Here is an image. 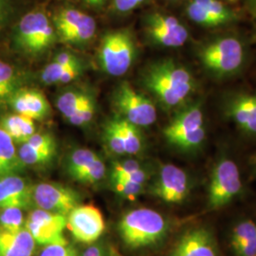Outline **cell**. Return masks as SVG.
<instances>
[{"label": "cell", "instance_id": "cell-1", "mask_svg": "<svg viewBox=\"0 0 256 256\" xmlns=\"http://www.w3.org/2000/svg\"><path fill=\"white\" fill-rule=\"evenodd\" d=\"M142 82L166 108L182 106L196 90L192 74L173 60L150 64L142 74Z\"/></svg>", "mask_w": 256, "mask_h": 256}, {"label": "cell", "instance_id": "cell-2", "mask_svg": "<svg viewBox=\"0 0 256 256\" xmlns=\"http://www.w3.org/2000/svg\"><path fill=\"white\" fill-rule=\"evenodd\" d=\"M120 236L132 250L152 247L167 236L169 224L158 212L149 208H138L126 212L120 220Z\"/></svg>", "mask_w": 256, "mask_h": 256}, {"label": "cell", "instance_id": "cell-3", "mask_svg": "<svg viewBox=\"0 0 256 256\" xmlns=\"http://www.w3.org/2000/svg\"><path fill=\"white\" fill-rule=\"evenodd\" d=\"M204 68L216 78H227L241 70L245 64L244 44L236 36H224L212 39L198 50Z\"/></svg>", "mask_w": 256, "mask_h": 256}, {"label": "cell", "instance_id": "cell-4", "mask_svg": "<svg viewBox=\"0 0 256 256\" xmlns=\"http://www.w3.org/2000/svg\"><path fill=\"white\" fill-rule=\"evenodd\" d=\"M167 142L182 150H196L206 140V129L202 106L194 104L180 112L164 128Z\"/></svg>", "mask_w": 256, "mask_h": 256}, {"label": "cell", "instance_id": "cell-5", "mask_svg": "<svg viewBox=\"0 0 256 256\" xmlns=\"http://www.w3.org/2000/svg\"><path fill=\"white\" fill-rule=\"evenodd\" d=\"M136 56V48L131 34L115 30L106 34L99 48V61L102 70L112 76L126 74Z\"/></svg>", "mask_w": 256, "mask_h": 256}, {"label": "cell", "instance_id": "cell-6", "mask_svg": "<svg viewBox=\"0 0 256 256\" xmlns=\"http://www.w3.org/2000/svg\"><path fill=\"white\" fill-rule=\"evenodd\" d=\"M242 190V182L236 164L223 158L214 165L208 187L207 206L218 210L232 202Z\"/></svg>", "mask_w": 256, "mask_h": 256}, {"label": "cell", "instance_id": "cell-7", "mask_svg": "<svg viewBox=\"0 0 256 256\" xmlns=\"http://www.w3.org/2000/svg\"><path fill=\"white\" fill-rule=\"evenodd\" d=\"M54 28L45 12L34 10L24 14L16 27V41L25 52L37 54L55 41Z\"/></svg>", "mask_w": 256, "mask_h": 256}, {"label": "cell", "instance_id": "cell-8", "mask_svg": "<svg viewBox=\"0 0 256 256\" xmlns=\"http://www.w3.org/2000/svg\"><path fill=\"white\" fill-rule=\"evenodd\" d=\"M114 104L120 114L138 128H147L156 120L154 104L136 92L128 82H122L114 96Z\"/></svg>", "mask_w": 256, "mask_h": 256}, {"label": "cell", "instance_id": "cell-9", "mask_svg": "<svg viewBox=\"0 0 256 256\" xmlns=\"http://www.w3.org/2000/svg\"><path fill=\"white\" fill-rule=\"evenodd\" d=\"M32 200L39 209L68 216L81 205L82 196L59 183L42 182L34 186Z\"/></svg>", "mask_w": 256, "mask_h": 256}, {"label": "cell", "instance_id": "cell-10", "mask_svg": "<svg viewBox=\"0 0 256 256\" xmlns=\"http://www.w3.org/2000/svg\"><path fill=\"white\" fill-rule=\"evenodd\" d=\"M25 228L39 245L68 243L63 232L66 228V216L52 212L37 209L28 216Z\"/></svg>", "mask_w": 256, "mask_h": 256}, {"label": "cell", "instance_id": "cell-11", "mask_svg": "<svg viewBox=\"0 0 256 256\" xmlns=\"http://www.w3.org/2000/svg\"><path fill=\"white\" fill-rule=\"evenodd\" d=\"M66 228L76 241L92 244L101 238L106 229V222L97 207L79 205L66 216Z\"/></svg>", "mask_w": 256, "mask_h": 256}, {"label": "cell", "instance_id": "cell-12", "mask_svg": "<svg viewBox=\"0 0 256 256\" xmlns=\"http://www.w3.org/2000/svg\"><path fill=\"white\" fill-rule=\"evenodd\" d=\"M190 191L189 176L174 164L162 165L152 186V194L156 198L169 204L182 203L188 198Z\"/></svg>", "mask_w": 256, "mask_h": 256}, {"label": "cell", "instance_id": "cell-13", "mask_svg": "<svg viewBox=\"0 0 256 256\" xmlns=\"http://www.w3.org/2000/svg\"><path fill=\"white\" fill-rule=\"evenodd\" d=\"M185 12L188 18L203 28H220L238 21L236 10L221 0H189Z\"/></svg>", "mask_w": 256, "mask_h": 256}, {"label": "cell", "instance_id": "cell-14", "mask_svg": "<svg viewBox=\"0 0 256 256\" xmlns=\"http://www.w3.org/2000/svg\"><path fill=\"white\" fill-rule=\"evenodd\" d=\"M147 36L158 46L178 48L187 42L189 30L173 16L153 12L146 19Z\"/></svg>", "mask_w": 256, "mask_h": 256}, {"label": "cell", "instance_id": "cell-15", "mask_svg": "<svg viewBox=\"0 0 256 256\" xmlns=\"http://www.w3.org/2000/svg\"><path fill=\"white\" fill-rule=\"evenodd\" d=\"M169 256H220V247L212 232L202 225L187 230Z\"/></svg>", "mask_w": 256, "mask_h": 256}, {"label": "cell", "instance_id": "cell-16", "mask_svg": "<svg viewBox=\"0 0 256 256\" xmlns=\"http://www.w3.org/2000/svg\"><path fill=\"white\" fill-rule=\"evenodd\" d=\"M224 112L248 135H256V92L232 93L224 101Z\"/></svg>", "mask_w": 256, "mask_h": 256}, {"label": "cell", "instance_id": "cell-17", "mask_svg": "<svg viewBox=\"0 0 256 256\" xmlns=\"http://www.w3.org/2000/svg\"><path fill=\"white\" fill-rule=\"evenodd\" d=\"M32 189L34 187L18 176L0 178V209L30 208L34 203Z\"/></svg>", "mask_w": 256, "mask_h": 256}, {"label": "cell", "instance_id": "cell-18", "mask_svg": "<svg viewBox=\"0 0 256 256\" xmlns=\"http://www.w3.org/2000/svg\"><path fill=\"white\" fill-rule=\"evenodd\" d=\"M10 102L16 114L34 120L45 119L50 112L45 95L37 90H19Z\"/></svg>", "mask_w": 256, "mask_h": 256}, {"label": "cell", "instance_id": "cell-19", "mask_svg": "<svg viewBox=\"0 0 256 256\" xmlns=\"http://www.w3.org/2000/svg\"><path fill=\"white\" fill-rule=\"evenodd\" d=\"M36 241L26 228L18 232L0 229V256H32Z\"/></svg>", "mask_w": 256, "mask_h": 256}, {"label": "cell", "instance_id": "cell-20", "mask_svg": "<svg viewBox=\"0 0 256 256\" xmlns=\"http://www.w3.org/2000/svg\"><path fill=\"white\" fill-rule=\"evenodd\" d=\"M24 166L16 152L14 140L0 128V178L16 174Z\"/></svg>", "mask_w": 256, "mask_h": 256}, {"label": "cell", "instance_id": "cell-21", "mask_svg": "<svg viewBox=\"0 0 256 256\" xmlns=\"http://www.w3.org/2000/svg\"><path fill=\"white\" fill-rule=\"evenodd\" d=\"M2 128L9 134L14 142L25 144L30 138L36 133L34 120L26 116L14 114L5 118Z\"/></svg>", "mask_w": 256, "mask_h": 256}, {"label": "cell", "instance_id": "cell-22", "mask_svg": "<svg viewBox=\"0 0 256 256\" xmlns=\"http://www.w3.org/2000/svg\"><path fill=\"white\" fill-rule=\"evenodd\" d=\"M90 16L74 8H64L57 12L54 18V27L61 39L70 34L88 18Z\"/></svg>", "mask_w": 256, "mask_h": 256}, {"label": "cell", "instance_id": "cell-23", "mask_svg": "<svg viewBox=\"0 0 256 256\" xmlns=\"http://www.w3.org/2000/svg\"><path fill=\"white\" fill-rule=\"evenodd\" d=\"M21 78L10 64L0 61V104L10 101L19 90Z\"/></svg>", "mask_w": 256, "mask_h": 256}, {"label": "cell", "instance_id": "cell-24", "mask_svg": "<svg viewBox=\"0 0 256 256\" xmlns=\"http://www.w3.org/2000/svg\"><path fill=\"white\" fill-rule=\"evenodd\" d=\"M117 122L124 144L126 153L129 155L140 153L142 149V138L138 126L124 119H117Z\"/></svg>", "mask_w": 256, "mask_h": 256}, {"label": "cell", "instance_id": "cell-25", "mask_svg": "<svg viewBox=\"0 0 256 256\" xmlns=\"http://www.w3.org/2000/svg\"><path fill=\"white\" fill-rule=\"evenodd\" d=\"M56 149H39L22 144L18 156L24 165H43L50 162L55 155Z\"/></svg>", "mask_w": 256, "mask_h": 256}, {"label": "cell", "instance_id": "cell-26", "mask_svg": "<svg viewBox=\"0 0 256 256\" xmlns=\"http://www.w3.org/2000/svg\"><path fill=\"white\" fill-rule=\"evenodd\" d=\"M97 158H99L96 153L90 149H77L74 151L68 156L66 170L68 173L75 178L78 174L84 170L88 165L92 164Z\"/></svg>", "mask_w": 256, "mask_h": 256}, {"label": "cell", "instance_id": "cell-27", "mask_svg": "<svg viewBox=\"0 0 256 256\" xmlns=\"http://www.w3.org/2000/svg\"><path fill=\"white\" fill-rule=\"evenodd\" d=\"M88 96L84 92L77 90L64 92L57 100V108L68 119L82 106Z\"/></svg>", "mask_w": 256, "mask_h": 256}, {"label": "cell", "instance_id": "cell-28", "mask_svg": "<svg viewBox=\"0 0 256 256\" xmlns=\"http://www.w3.org/2000/svg\"><path fill=\"white\" fill-rule=\"evenodd\" d=\"M256 238V223L252 220H243L238 223L230 234L232 248L239 247Z\"/></svg>", "mask_w": 256, "mask_h": 256}, {"label": "cell", "instance_id": "cell-29", "mask_svg": "<svg viewBox=\"0 0 256 256\" xmlns=\"http://www.w3.org/2000/svg\"><path fill=\"white\" fill-rule=\"evenodd\" d=\"M24 216L22 209L10 207L0 209V229L7 232H18L24 229Z\"/></svg>", "mask_w": 256, "mask_h": 256}, {"label": "cell", "instance_id": "cell-30", "mask_svg": "<svg viewBox=\"0 0 256 256\" xmlns=\"http://www.w3.org/2000/svg\"><path fill=\"white\" fill-rule=\"evenodd\" d=\"M104 140L110 151L113 152L114 154L116 155L126 154L117 119L111 120L106 124V130H104Z\"/></svg>", "mask_w": 256, "mask_h": 256}, {"label": "cell", "instance_id": "cell-31", "mask_svg": "<svg viewBox=\"0 0 256 256\" xmlns=\"http://www.w3.org/2000/svg\"><path fill=\"white\" fill-rule=\"evenodd\" d=\"M106 174V165L100 158L82 170L74 180L84 184H94L100 182Z\"/></svg>", "mask_w": 256, "mask_h": 256}, {"label": "cell", "instance_id": "cell-32", "mask_svg": "<svg viewBox=\"0 0 256 256\" xmlns=\"http://www.w3.org/2000/svg\"><path fill=\"white\" fill-rule=\"evenodd\" d=\"M95 114V102L90 96L86 98L82 106L74 112V114L68 118V120L77 126H82L88 124Z\"/></svg>", "mask_w": 256, "mask_h": 256}, {"label": "cell", "instance_id": "cell-33", "mask_svg": "<svg viewBox=\"0 0 256 256\" xmlns=\"http://www.w3.org/2000/svg\"><path fill=\"white\" fill-rule=\"evenodd\" d=\"M113 182V189L116 192L124 196V198H129L131 200H135L138 196L142 192L144 184L140 183L132 182L128 180H112Z\"/></svg>", "mask_w": 256, "mask_h": 256}, {"label": "cell", "instance_id": "cell-34", "mask_svg": "<svg viewBox=\"0 0 256 256\" xmlns=\"http://www.w3.org/2000/svg\"><path fill=\"white\" fill-rule=\"evenodd\" d=\"M68 68H72V66H61L55 62H52V63L48 64L44 68L43 72L41 74V81L46 84H58L61 75Z\"/></svg>", "mask_w": 256, "mask_h": 256}, {"label": "cell", "instance_id": "cell-35", "mask_svg": "<svg viewBox=\"0 0 256 256\" xmlns=\"http://www.w3.org/2000/svg\"><path fill=\"white\" fill-rule=\"evenodd\" d=\"M39 256H77V252L68 243L52 244L42 250Z\"/></svg>", "mask_w": 256, "mask_h": 256}, {"label": "cell", "instance_id": "cell-36", "mask_svg": "<svg viewBox=\"0 0 256 256\" xmlns=\"http://www.w3.org/2000/svg\"><path fill=\"white\" fill-rule=\"evenodd\" d=\"M142 167L136 160H124L120 162H115L112 168V180L126 174H132L140 170Z\"/></svg>", "mask_w": 256, "mask_h": 256}, {"label": "cell", "instance_id": "cell-37", "mask_svg": "<svg viewBox=\"0 0 256 256\" xmlns=\"http://www.w3.org/2000/svg\"><path fill=\"white\" fill-rule=\"evenodd\" d=\"M146 0H113V8L122 14H126L142 6Z\"/></svg>", "mask_w": 256, "mask_h": 256}, {"label": "cell", "instance_id": "cell-38", "mask_svg": "<svg viewBox=\"0 0 256 256\" xmlns=\"http://www.w3.org/2000/svg\"><path fill=\"white\" fill-rule=\"evenodd\" d=\"M234 252L236 256H256V238L234 248Z\"/></svg>", "mask_w": 256, "mask_h": 256}, {"label": "cell", "instance_id": "cell-39", "mask_svg": "<svg viewBox=\"0 0 256 256\" xmlns=\"http://www.w3.org/2000/svg\"><path fill=\"white\" fill-rule=\"evenodd\" d=\"M54 62L61 64V66H74L76 64H80L78 59L70 52H61V54L56 55Z\"/></svg>", "mask_w": 256, "mask_h": 256}, {"label": "cell", "instance_id": "cell-40", "mask_svg": "<svg viewBox=\"0 0 256 256\" xmlns=\"http://www.w3.org/2000/svg\"><path fill=\"white\" fill-rule=\"evenodd\" d=\"M245 7L252 19L256 28V0H245Z\"/></svg>", "mask_w": 256, "mask_h": 256}, {"label": "cell", "instance_id": "cell-41", "mask_svg": "<svg viewBox=\"0 0 256 256\" xmlns=\"http://www.w3.org/2000/svg\"><path fill=\"white\" fill-rule=\"evenodd\" d=\"M102 254V248L100 245H94L88 248L81 256H101Z\"/></svg>", "mask_w": 256, "mask_h": 256}, {"label": "cell", "instance_id": "cell-42", "mask_svg": "<svg viewBox=\"0 0 256 256\" xmlns=\"http://www.w3.org/2000/svg\"><path fill=\"white\" fill-rule=\"evenodd\" d=\"M9 6L10 0H0V22L6 18Z\"/></svg>", "mask_w": 256, "mask_h": 256}, {"label": "cell", "instance_id": "cell-43", "mask_svg": "<svg viewBox=\"0 0 256 256\" xmlns=\"http://www.w3.org/2000/svg\"><path fill=\"white\" fill-rule=\"evenodd\" d=\"M84 1L92 6H100L106 2V0H84Z\"/></svg>", "mask_w": 256, "mask_h": 256}, {"label": "cell", "instance_id": "cell-44", "mask_svg": "<svg viewBox=\"0 0 256 256\" xmlns=\"http://www.w3.org/2000/svg\"><path fill=\"white\" fill-rule=\"evenodd\" d=\"M110 256H122L120 254L118 250H116L114 248H112L110 250Z\"/></svg>", "mask_w": 256, "mask_h": 256}, {"label": "cell", "instance_id": "cell-45", "mask_svg": "<svg viewBox=\"0 0 256 256\" xmlns=\"http://www.w3.org/2000/svg\"><path fill=\"white\" fill-rule=\"evenodd\" d=\"M252 168H254V173L256 174V156L252 158Z\"/></svg>", "mask_w": 256, "mask_h": 256}, {"label": "cell", "instance_id": "cell-46", "mask_svg": "<svg viewBox=\"0 0 256 256\" xmlns=\"http://www.w3.org/2000/svg\"><path fill=\"white\" fill-rule=\"evenodd\" d=\"M226 1H228V2H236V1H238V0H226Z\"/></svg>", "mask_w": 256, "mask_h": 256}, {"label": "cell", "instance_id": "cell-47", "mask_svg": "<svg viewBox=\"0 0 256 256\" xmlns=\"http://www.w3.org/2000/svg\"><path fill=\"white\" fill-rule=\"evenodd\" d=\"M101 256H106V254H102Z\"/></svg>", "mask_w": 256, "mask_h": 256}, {"label": "cell", "instance_id": "cell-48", "mask_svg": "<svg viewBox=\"0 0 256 256\" xmlns=\"http://www.w3.org/2000/svg\"><path fill=\"white\" fill-rule=\"evenodd\" d=\"M171 1H174V0H171Z\"/></svg>", "mask_w": 256, "mask_h": 256}]
</instances>
